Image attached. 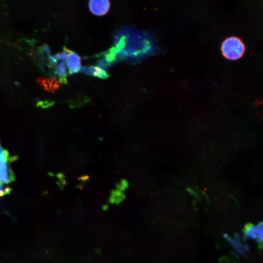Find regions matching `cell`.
Returning <instances> with one entry per match:
<instances>
[{"mask_svg":"<svg viewBox=\"0 0 263 263\" xmlns=\"http://www.w3.org/2000/svg\"><path fill=\"white\" fill-rule=\"evenodd\" d=\"M113 43L121 60H138L160 50L153 35L131 27L119 29L114 36Z\"/></svg>","mask_w":263,"mask_h":263,"instance_id":"obj_1","label":"cell"},{"mask_svg":"<svg viewBox=\"0 0 263 263\" xmlns=\"http://www.w3.org/2000/svg\"><path fill=\"white\" fill-rule=\"evenodd\" d=\"M221 51L224 56L229 60H237L242 57L245 47L240 38L232 36L226 38L221 45Z\"/></svg>","mask_w":263,"mask_h":263,"instance_id":"obj_2","label":"cell"},{"mask_svg":"<svg viewBox=\"0 0 263 263\" xmlns=\"http://www.w3.org/2000/svg\"><path fill=\"white\" fill-rule=\"evenodd\" d=\"M17 159V156H10L7 150L0 155V183L6 184L15 181L16 176L10 163Z\"/></svg>","mask_w":263,"mask_h":263,"instance_id":"obj_3","label":"cell"},{"mask_svg":"<svg viewBox=\"0 0 263 263\" xmlns=\"http://www.w3.org/2000/svg\"><path fill=\"white\" fill-rule=\"evenodd\" d=\"M102 56L96 62L97 65L103 70H107L121 60L115 48L113 46L103 53L97 55Z\"/></svg>","mask_w":263,"mask_h":263,"instance_id":"obj_4","label":"cell"},{"mask_svg":"<svg viewBox=\"0 0 263 263\" xmlns=\"http://www.w3.org/2000/svg\"><path fill=\"white\" fill-rule=\"evenodd\" d=\"M110 5V1L107 0H92L89 2L91 12L96 16H103L107 14Z\"/></svg>","mask_w":263,"mask_h":263,"instance_id":"obj_5","label":"cell"},{"mask_svg":"<svg viewBox=\"0 0 263 263\" xmlns=\"http://www.w3.org/2000/svg\"><path fill=\"white\" fill-rule=\"evenodd\" d=\"M66 66L69 73L73 75L78 73L81 69L80 57L75 52L69 50L68 56L66 59Z\"/></svg>","mask_w":263,"mask_h":263,"instance_id":"obj_6","label":"cell"},{"mask_svg":"<svg viewBox=\"0 0 263 263\" xmlns=\"http://www.w3.org/2000/svg\"><path fill=\"white\" fill-rule=\"evenodd\" d=\"M80 71L85 75L102 79H107L110 76L104 70L96 66H84Z\"/></svg>","mask_w":263,"mask_h":263,"instance_id":"obj_7","label":"cell"},{"mask_svg":"<svg viewBox=\"0 0 263 263\" xmlns=\"http://www.w3.org/2000/svg\"><path fill=\"white\" fill-rule=\"evenodd\" d=\"M243 232V240H245L248 238L255 240L258 244V247L260 249L263 248V241L258 238L256 232L255 225L250 223H247L244 225Z\"/></svg>","mask_w":263,"mask_h":263,"instance_id":"obj_8","label":"cell"},{"mask_svg":"<svg viewBox=\"0 0 263 263\" xmlns=\"http://www.w3.org/2000/svg\"><path fill=\"white\" fill-rule=\"evenodd\" d=\"M224 237L231 244L237 252L241 255L246 257L245 251L244 248V244L242 241L240 236L237 233H234V239L229 237L227 234L224 233Z\"/></svg>","mask_w":263,"mask_h":263,"instance_id":"obj_9","label":"cell"},{"mask_svg":"<svg viewBox=\"0 0 263 263\" xmlns=\"http://www.w3.org/2000/svg\"><path fill=\"white\" fill-rule=\"evenodd\" d=\"M54 72L56 75V78H58L59 82L63 83H67L68 73L65 61H59V62L58 61L56 65L54 68Z\"/></svg>","mask_w":263,"mask_h":263,"instance_id":"obj_10","label":"cell"},{"mask_svg":"<svg viewBox=\"0 0 263 263\" xmlns=\"http://www.w3.org/2000/svg\"><path fill=\"white\" fill-rule=\"evenodd\" d=\"M125 198L124 194H123L119 190H113L111 192L110 201L111 203H118L122 201Z\"/></svg>","mask_w":263,"mask_h":263,"instance_id":"obj_11","label":"cell"},{"mask_svg":"<svg viewBox=\"0 0 263 263\" xmlns=\"http://www.w3.org/2000/svg\"><path fill=\"white\" fill-rule=\"evenodd\" d=\"M69 50L64 47L62 52L56 54L54 56L58 61H65L68 57Z\"/></svg>","mask_w":263,"mask_h":263,"instance_id":"obj_12","label":"cell"},{"mask_svg":"<svg viewBox=\"0 0 263 263\" xmlns=\"http://www.w3.org/2000/svg\"><path fill=\"white\" fill-rule=\"evenodd\" d=\"M12 191V189L10 187L0 183V197L9 194Z\"/></svg>","mask_w":263,"mask_h":263,"instance_id":"obj_13","label":"cell"},{"mask_svg":"<svg viewBox=\"0 0 263 263\" xmlns=\"http://www.w3.org/2000/svg\"><path fill=\"white\" fill-rule=\"evenodd\" d=\"M129 186L128 181L125 179H121L119 182L116 184V187L118 190L123 191L125 190Z\"/></svg>","mask_w":263,"mask_h":263,"instance_id":"obj_14","label":"cell"},{"mask_svg":"<svg viewBox=\"0 0 263 263\" xmlns=\"http://www.w3.org/2000/svg\"><path fill=\"white\" fill-rule=\"evenodd\" d=\"M263 222L261 221L259 222L256 225V232L258 237L259 240L263 241Z\"/></svg>","mask_w":263,"mask_h":263,"instance_id":"obj_15","label":"cell"},{"mask_svg":"<svg viewBox=\"0 0 263 263\" xmlns=\"http://www.w3.org/2000/svg\"><path fill=\"white\" fill-rule=\"evenodd\" d=\"M52 105H53L52 102H48V101H45V102L41 101L38 103V106H39L42 108H47Z\"/></svg>","mask_w":263,"mask_h":263,"instance_id":"obj_16","label":"cell"},{"mask_svg":"<svg viewBox=\"0 0 263 263\" xmlns=\"http://www.w3.org/2000/svg\"><path fill=\"white\" fill-rule=\"evenodd\" d=\"M79 179V180H80L81 181L86 182L88 180V176L87 175L82 176L80 177Z\"/></svg>","mask_w":263,"mask_h":263,"instance_id":"obj_17","label":"cell"},{"mask_svg":"<svg viewBox=\"0 0 263 263\" xmlns=\"http://www.w3.org/2000/svg\"><path fill=\"white\" fill-rule=\"evenodd\" d=\"M5 150H6L2 147L0 142V155L3 154Z\"/></svg>","mask_w":263,"mask_h":263,"instance_id":"obj_18","label":"cell"}]
</instances>
